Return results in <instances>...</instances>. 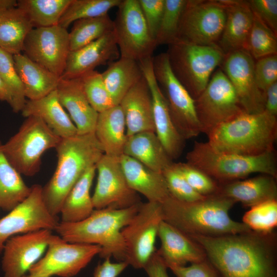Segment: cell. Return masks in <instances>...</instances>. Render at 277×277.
<instances>
[{
    "mask_svg": "<svg viewBox=\"0 0 277 277\" xmlns=\"http://www.w3.org/2000/svg\"><path fill=\"white\" fill-rule=\"evenodd\" d=\"M194 104L201 132L207 135L219 125L245 112L222 69L212 75Z\"/></svg>",
    "mask_w": 277,
    "mask_h": 277,
    "instance_id": "obj_10",
    "label": "cell"
},
{
    "mask_svg": "<svg viewBox=\"0 0 277 277\" xmlns=\"http://www.w3.org/2000/svg\"><path fill=\"white\" fill-rule=\"evenodd\" d=\"M253 14L277 34V1H248Z\"/></svg>",
    "mask_w": 277,
    "mask_h": 277,
    "instance_id": "obj_48",
    "label": "cell"
},
{
    "mask_svg": "<svg viewBox=\"0 0 277 277\" xmlns=\"http://www.w3.org/2000/svg\"><path fill=\"white\" fill-rule=\"evenodd\" d=\"M61 139L41 118L30 116L15 134L2 143V148L9 162L21 175L32 176L39 170L43 154L55 148Z\"/></svg>",
    "mask_w": 277,
    "mask_h": 277,
    "instance_id": "obj_8",
    "label": "cell"
},
{
    "mask_svg": "<svg viewBox=\"0 0 277 277\" xmlns=\"http://www.w3.org/2000/svg\"><path fill=\"white\" fill-rule=\"evenodd\" d=\"M123 154L159 173H162L173 162L153 131H144L127 136Z\"/></svg>",
    "mask_w": 277,
    "mask_h": 277,
    "instance_id": "obj_29",
    "label": "cell"
},
{
    "mask_svg": "<svg viewBox=\"0 0 277 277\" xmlns=\"http://www.w3.org/2000/svg\"><path fill=\"white\" fill-rule=\"evenodd\" d=\"M9 3V0H0V7L8 5Z\"/></svg>",
    "mask_w": 277,
    "mask_h": 277,
    "instance_id": "obj_54",
    "label": "cell"
},
{
    "mask_svg": "<svg viewBox=\"0 0 277 277\" xmlns=\"http://www.w3.org/2000/svg\"><path fill=\"white\" fill-rule=\"evenodd\" d=\"M101 74L114 105H119L129 90L143 76L137 61L121 57L110 63Z\"/></svg>",
    "mask_w": 277,
    "mask_h": 277,
    "instance_id": "obj_33",
    "label": "cell"
},
{
    "mask_svg": "<svg viewBox=\"0 0 277 277\" xmlns=\"http://www.w3.org/2000/svg\"><path fill=\"white\" fill-rule=\"evenodd\" d=\"M226 10L225 26L217 44L225 55L245 49L254 14L248 1L221 0Z\"/></svg>",
    "mask_w": 277,
    "mask_h": 277,
    "instance_id": "obj_23",
    "label": "cell"
},
{
    "mask_svg": "<svg viewBox=\"0 0 277 277\" xmlns=\"http://www.w3.org/2000/svg\"><path fill=\"white\" fill-rule=\"evenodd\" d=\"M79 78L89 103L97 112H102L115 106L104 84L101 73L94 70Z\"/></svg>",
    "mask_w": 277,
    "mask_h": 277,
    "instance_id": "obj_42",
    "label": "cell"
},
{
    "mask_svg": "<svg viewBox=\"0 0 277 277\" xmlns=\"http://www.w3.org/2000/svg\"><path fill=\"white\" fill-rule=\"evenodd\" d=\"M168 268L176 277H223L207 259L188 266L172 265Z\"/></svg>",
    "mask_w": 277,
    "mask_h": 277,
    "instance_id": "obj_49",
    "label": "cell"
},
{
    "mask_svg": "<svg viewBox=\"0 0 277 277\" xmlns=\"http://www.w3.org/2000/svg\"><path fill=\"white\" fill-rule=\"evenodd\" d=\"M69 51V31L59 25L33 28L23 49L29 58L60 77Z\"/></svg>",
    "mask_w": 277,
    "mask_h": 277,
    "instance_id": "obj_16",
    "label": "cell"
},
{
    "mask_svg": "<svg viewBox=\"0 0 277 277\" xmlns=\"http://www.w3.org/2000/svg\"><path fill=\"white\" fill-rule=\"evenodd\" d=\"M33 27L24 12L15 7H0V48L14 55L22 53Z\"/></svg>",
    "mask_w": 277,
    "mask_h": 277,
    "instance_id": "obj_32",
    "label": "cell"
},
{
    "mask_svg": "<svg viewBox=\"0 0 277 277\" xmlns=\"http://www.w3.org/2000/svg\"><path fill=\"white\" fill-rule=\"evenodd\" d=\"M186 160L219 183L243 179L255 173L277 176L275 150L247 156L219 152L208 142L195 141Z\"/></svg>",
    "mask_w": 277,
    "mask_h": 277,
    "instance_id": "obj_6",
    "label": "cell"
},
{
    "mask_svg": "<svg viewBox=\"0 0 277 277\" xmlns=\"http://www.w3.org/2000/svg\"><path fill=\"white\" fill-rule=\"evenodd\" d=\"M152 37L155 40L162 18L165 0H138Z\"/></svg>",
    "mask_w": 277,
    "mask_h": 277,
    "instance_id": "obj_47",
    "label": "cell"
},
{
    "mask_svg": "<svg viewBox=\"0 0 277 277\" xmlns=\"http://www.w3.org/2000/svg\"><path fill=\"white\" fill-rule=\"evenodd\" d=\"M57 216L48 210L42 196V186H31L29 195L19 204L0 219V254L10 238L43 229L54 230Z\"/></svg>",
    "mask_w": 277,
    "mask_h": 277,
    "instance_id": "obj_15",
    "label": "cell"
},
{
    "mask_svg": "<svg viewBox=\"0 0 277 277\" xmlns=\"http://www.w3.org/2000/svg\"><path fill=\"white\" fill-rule=\"evenodd\" d=\"M114 22L120 57L136 61L152 57L156 47L143 16L138 0H122Z\"/></svg>",
    "mask_w": 277,
    "mask_h": 277,
    "instance_id": "obj_12",
    "label": "cell"
},
{
    "mask_svg": "<svg viewBox=\"0 0 277 277\" xmlns=\"http://www.w3.org/2000/svg\"><path fill=\"white\" fill-rule=\"evenodd\" d=\"M96 171L97 180L92 196L94 209H124L141 203L127 182L120 158L104 154L96 164Z\"/></svg>",
    "mask_w": 277,
    "mask_h": 277,
    "instance_id": "obj_17",
    "label": "cell"
},
{
    "mask_svg": "<svg viewBox=\"0 0 277 277\" xmlns=\"http://www.w3.org/2000/svg\"><path fill=\"white\" fill-rule=\"evenodd\" d=\"M226 18V10L221 0H187L177 41L199 45H217Z\"/></svg>",
    "mask_w": 277,
    "mask_h": 277,
    "instance_id": "obj_11",
    "label": "cell"
},
{
    "mask_svg": "<svg viewBox=\"0 0 277 277\" xmlns=\"http://www.w3.org/2000/svg\"><path fill=\"white\" fill-rule=\"evenodd\" d=\"M0 141V209L10 211L30 193L31 186L24 181L22 175L5 155Z\"/></svg>",
    "mask_w": 277,
    "mask_h": 277,
    "instance_id": "obj_35",
    "label": "cell"
},
{
    "mask_svg": "<svg viewBox=\"0 0 277 277\" xmlns=\"http://www.w3.org/2000/svg\"><path fill=\"white\" fill-rule=\"evenodd\" d=\"M187 0H165L162 18L156 36V46L177 41L182 14Z\"/></svg>",
    "mask_w": 277,
    "mask_h": 277,
    "instance_id": "obj_40",
    "label": "cell"
},
{
    "mask_svg": "<svg viewBox=\"0 0 277 277\" xmlns=\"http://www.w3.org/2000/svg\"><path fill=\"white\" fill-rule=\"evenodd\" d=\"M128 266L125 262L113 263L110 258L105 259L95 268L94 277H117Z\"/></svg>",
    "mask_w": 277,
    "mask_h": 277,
    "instance_id": "obj_50",
    "label": "cell"
},
{
    "mask_svg": "<svg viewBox=\"0 0 277 277\" xmlns=\"http://www.w3.org/2000/svg\"><path fill=\"white\" fill-rule=\"evenodd\" d=\"M94 133L105 154L117 158L123 154L126 128L119 105L98 113Z\"/></svg>",
    "mask_w": 277,
    "mask_h": 277,
    "instance_id": "obj_31",
    "label": "cell"
},
{
    "mask_svg": "<svg viewBox=\"0 0 277 277\" xmlns=\"http://www.w3.org/2000/svg\"><path fill=\"white\" fill-rule=\"evenodd\" d=\"M174 75L196 100L204 90L225 55L217 45L205 46L176 41L166 52Z\"/></svg>",
    "mask_w": 277,
    "mask_h": 277,
    "instance_id": "obj_7",
    "label": "cell"
},
{
    "mask_svg": "<svg viewBox=\"0 0 277 277\" xmlns=\"http://www.w3.org/2000/svg\"><path fill=\"white\" fill-rule=\"evenodd\" d=\"M0 100L7 102L12 108L13 104V97L8 87L0 76Z\"/></svg>",
    "mask_w": 277,
    "mask_h": 277,
    "instance_id": "obj_53",
    "label": "cell"
},
{
    "mask_svg": "<svg viewBox=\"0 0 277 277\" xmlns=\"http://www.w3.org/2000/svg\"><path fill=\"white\" fill-rule=\"evenodd\" d=\"M101 250L97 245L69 243L53 234L44 254L29 273L38 277H72L99 255Z\"/></svg>",
    "mask_w": 277,
    "mask_h": 277,
    "instance_id": "obj_14",
    "label": "cell"
},
{
    "mask_svg": "<svg viewBox=\"0 0 277 277\" xmlns=\"http://www.w3.org/2000/svg\"><path fill=\"white\" fill-rule=\"evenodd\" d=\"M223 277H277V234L251 230L218 236L190 235Z\"/></svg>",
    "mask_w": 277,
    "mask_h": 277,
    "instance_id": "obj_1",
    "label": "cell"
},
{
    "mask_svg": "<svg viewBox=\"0 0 277 277\" xmlns=\"http://www.w3.org/2000/svg\"><path fill=\"white\" fill-rule=\"evenodd\" d=\"M173 165L189 185L200 194L208 196L219 194V183L203 171L187 162H173Z\"/></svg>",
    "mask_w": 277,
    "mask_h": 277,
    "instance_id": "obj_44",
    "label": "cell"
},
{
    "mask_svg": "<svg viewBox=\"0 0 277 277\" xmlns=\"http://www.w3.org/2000/svg\"><path fill=\"white\" fill-rule=\"evenodd\" d=\"M55 149L56 167L42 187V196L49 211L57 216L72 187L89 168L96 165L104 152L94 133L62 138Z\"/></svg>",
    "mask_w": 277,
    "mask_h": 277,
    "instance_id": "obj_3",
    "label": "cell"
},
{
    "mask_svg": "<svg viewBox=\"0 0 277 277\" xmlns=\"http://www.w3.org/2000/svg\"><path fill=\"white\" fill-rule=\"evenodd\" d=\"M276 35L254 14L245 50L256 60L277 54Z\"/></svg>",
    "mask_w": 277,
    "mask_h": 277,
    "instance_id": "obj_39",
    "label": "cell"
},
{
    "mask_svg": "<svg viewBox=\"0 0 277 277\" xmlns=\"http://www.w3.org/2000/svg\"><path fill=\"white\" fill-rule=\"evenodd\" d=\"M21 112L25 118L39 117L61 138L77 134L75 125L58 100L56 90L41 98L27 101Z\"/></svg>",
    "mask_w": 277,
    "mask_h": 277,
    "instance_id": "obj_28",
    "label": "cell"
},
{
    "mask_svg": "<svg viewBox=\"0 0 277 277\" xmlns=\"http://www.w3.org/2000/svg\"><path fill=\"white\" fill-rule=\"evenodd\" d=\"M95 172L96 165L89 168L70 190L61 208V222H79L89 216L93 211L90 189Z\"/></svg>",
    "mask_w": 277,
    "mask_h": 277,
    "instance_id": "obj_34",
    "label": "cell"
},
{
    "mask_svg": "<svg viewBox=\"0 0 277 277\" xmlns=\"http://www.w3.org/2000/svg\"><path fill=\"white\" fill-rule=\"evenodd\" d=\"M0 76L13 97V111H22L26 102L23 84L14 66L13 55L0 48Z\"/></svg>",
    "mask_w": 277,
    "mask_h": 277,
    "instance_id": "obj_43",
    "label": "cell"
},
{
    "mask_svg": "<svg viewBox=\"0 0 277 277\" xmlns=\"http://www.w3.org/2000/svg\"><path fill=\"white\" fill-rule=\"evenodd\" d=\"M242 223L254 231L268 233L277 226V200L262 203L250 207L242 217Z\"/></svg>",
    "mask_w": 277,
    "mask_h": 277,
    "instance_id": "obj_41",
    "label": "cell"
},
{
    "mask_svg": "<svg viewBox=\"0 0 277 277\" xmlns=\"http://www.w3.org/2000/svg\"><path fill=\"white\" fill-rule=\"evenodd\" d=\"M264 111L276 116L277 115V82L273 84L264 92Z\"/></svg>",
    "mask_w": 277,
    "mask_h": 277,
    "instance_id": "obj_52",
    "label": "cell"
},
{
    "mask_svg": "<svg viewBox=\"0 0 277 277\" xmlns=\"http://www.w3.org/2000/svg\"><path fill=\"white\" fill-rule=\"evenodd\" d=\"M142 203L124 209H94L86 219L74 223L59 222L54 231L67 242L97 245L99 255L125 262L126 248L121 231L137 212Z\"/></svg>",
    "mask_w": 277,
    "mask_h": 277,
    "instance_id": "obj_4",
    "label": "cell"
},
{
    "mask_svg": "<svg viewBox=\"0 0 277 277\" xmlns=\"http://www.w3.org/2000/svg\"><path fill=\"white\" fill-rule=\"evenodd\" d=\"M157 236L161 242L156 250L167 267L170 266H185L205 260L206 255L201 246L176 227L162 220Z\"/></svg>",
    "mask_w": 277,
    "mask_h": 277,
    "instance_id": "obj_22",
    "label": "cell"
},
{
    "mask_svg": "<svg viewBox=\"0 0 277 277\" xmlns=\"http://www.w3.org/2000/svg\"><path fill=\"white\" fill-rule=\"evenodd\" d=\"M56 90L60 103L77 128V134L94 133L98 113L89 103L80 78H61Z\"/></svg>",
    "mask_w": 277,
    "mask_h": 277,
    "instance_id": "obj_24",
    "label": "cell"
},
{
    "mask_svg": "<svg viewBox=\"0 0 277 277\" xmlns=\"http://www.w3.org/2000/svg\"></svg>",
    "mask_w": 277,
    "mask_h": 277,
    "instance_id": "obj_56",
    "label": "cell"
},
{
    "mask_svg": "<svg viewBox=\"0 0 277 277\" xmlns=\"http://www.w3.org/2000/svg\"><path fill=\"white\" fill-rule=\"evenodd\" d=\"M119 105L125 117L127 136L144 131L155 132L152 97L144 76L129 90Z\"/></svg>",
    "mask_w": 277,
    "mask_h": 277,
    "instance_id": "obj_25",
    "label": "cell"
},
{
    "mask_svg": "<svg viewBox=\"0 0 277 277\" xmlns=\"http://www.w3.org/2000/svg\"><path fill=\"white\" fill-rule=\"evenodd\" d=\"M43 229L10 238L3 250L4 277H23L44 254L53 235Z\"/></svg>",
    "mask_w": 277,
    "mask_h": 277,
    "instance_id": "obj_18",
    "label": "cell"
},
{
    "mask_svg": "<svg viewBox=\"0 0 277 277\" xmlns=\"http://www.w3.org/2000/svg\"><path fill=\"white\" fill-rule=\"evenodd\" d=\"M14 66L28 100H35L56 89L61 77L22 53L13 55Z\"/></svg>",
    "mask_w": 277,
    "mask_h": 277,
    "instance_id": "obj_30",
    "label": "cell"
},
{
    "mask_svg": "<svg viewBox=\"0 0 277 277\" xmlns=\"http://www.w3.org/2000/svg\"><path fill=\"white\" fill-rule=\"evenodd\" d=\"M276 178L266 174L246 180L219 183V194L245 207L277 200Z\"/></svg>",
    "mask_w": 277,
    "mask_h": 277,
    "instance_id": "obj_26",
    "label": "cell"
},
{
    "mask_svg": "<svg viewBox=\"0 0 277 277\" xmlns=\"http://www.w3.org/2000/svg\"><path fill=\"white\" fill-rule=\"evenodd\" d=\"M143 269L149 277H169L167 273L168 267L156 250Z\"/></svg>",
    "mask_w": 277,
    "mask_h": 277,
    "instance_id": "obj_51",
    "label": "cell"
},
{
    "mask_svg": "<svg viewBox=\"0 0 277 277\" xmlns=\"http://www.w3.org/2000/svg\"><path fill=\"white\" fill-rule=\"evenodd\" d=\"M254 60L245 49L225 55L221 65L233 87L244 110L248 113L264 111V93L258 88L254 73Z\"/></svg>",
    "mask_w": 277,
    "mask_h": 277,
    "instance_id": "obj_19",
    "label": "cell"
},
{
    "mask_svg": "<svg viewBox=\"0 0 277 277\" xmlns=\"http://www.w3.org/2000/svg\"><path fill=\"white\" fill-rule=\"evenodd\" d=\"M23 277H38V276H35V275H32V274H26L24 276H23Z\"/></svg>",
    "mask_w": 277,
    "mask_h": 277,
    "instance_id": "obj_55",
    "label": "cell"
},
{
    "mask_svg": "<svg viewBox=\"0 0 277 277\" xmlns=\"http://www.w3.org/2000/svg\"><path fill=\"white\" fill-rule=\"evenodd\" d=\"M256 83L263 93L273 84L277 82V54L260 58L254 65Z\"/></svg>",
    "mask_w": 277,
    "mask_h": 277,
    "instance_id": "obj_46",
    "label": "cell"
},
{
    "mask_svg": "<svg viewBox=\"0 0 277 277\" xmlns=\"http://www.w3.org/2000/svg\"><path fill=\"white\" fill-rule=\"evenodd\" d=\"M152 57L140 61L138 63L151 95L155 133L173 161L182 154L185 140L172 120L166 99L155 80Z\"/></svg>",
    "mask_w": 277,
    "mask_h": 277,
    "instance_id": "obj_20",
    "label": "cell"
},
{
    "mask_svg": "<svg viewBox=\"0 0 277 277\" xmlns=\"http://www.w3.org/2000/svg\"><path fill=\"white\" fill-rule=\"evenodd\" d=\"M122 0H71L58 25L67 29L76 21L108 14L113 7H118Z\"/></svg>",
    "mask_w": 277,
    "mask_h": 277,
    "instance_id": "obj_38",
    "label": "cell"
},
{
    "mask_svg": "<svg viewBox=\"0 0 277 277\" xmlns=\"http://www.w3.org/2000/svg\"><path fill=\"white\" fill-rule=\"evenodd\" d=\"M152 66L177 130L185 140L197 136L201 130L194 100L173 73L167 53L153 56Z\"/></svg>",
    "mask_w": 277,
    "mask_h": 277,
    "instance_id": "obj_9",
    "label": "cell"
},
{
    "mask_svg": "<svg viewBox=\"0 0 277 277\" xmlns=\"http://www.w3.org/2000/svg\"><path fill=\"white\" fill-rule=\"evenodd\" d=\"M71 0H19L16 7L26 14L33 28L58 25Z\"/></svg>",
    "mask_w": 277,
    "mask_h": 277,
    "instance_id": "obj_36",
    "label": "cell"
},
{
    "mask_svg": "<svg viewBox=\"0 0 277 277\" xmlns=\"http://www.w3.org/2000/svg\"><path fill=\"white\" fill-rule=\"evenodd\" d=\"M120 56L114 30L74 51H69L62 79L80 77L100 65L117 60Z\"/></svg>",
    "mask_w": 277,
    "mask_h": 277,
    "instance_id": "obj_21",
    "label": "cell"
},
{
    "mask_svg": "<svg viewBox=\"0 0 277 277\" xmlns=\"http://www.w3.org/2000/svg\"><path fill=\"white\" fill-rule=\"evenodd\" d=\"M235 203L220 194L192 202L179 201L170 194L161 204L163 220L188 236H218L250 230L229 216Z\"/></svg>",
    "mask_w": 277,
    "mask_h": 277,
    "instance_id": "obj_2",
    "label": "cell"
},
{
    "mask_svg": "<svg viewBox=\"0 0 277 277\" xmlns=\"http://www.w3.org/2000/svg\"><path fill=\"white\" fill-rule=\"evenodd\" d=\"M163 220L161 203H141L122 235L125 244V262L136 269L144 266L156 251L155 243Z\"/></svg>",
    "mask_w": 277,
    "mask_h": 277,
    "instance_id": "obj_13",
    "label": "cell"
},
{
    "mask_svg": "<svg viewBox=\"0 0 277 277\" xmlns=\"http://www.w3.org/2000/svg\"><path fill=\"white\" fill-rule=\"evenodd\" d=\"M173 163L162 173L170 194L179 201L186 202L199 201L206 197L196 192L189 185Z\"/></svg>",
    "mask_w": 277,
    "mask_h": 277,
    "instance_id": "obj_45",
    "label": "cell"
},
{
    "mask_svg": "<svg viewBox=\"0 0 277 277\" xmlns=\"http://www.w3.org/2000/svg\"><path fill=\"white\" fill-rule=\"evenodd\" d=\"M208 144L215 150L255 156L274 150L277 136L276 117L265 111L244 112L213 130Z\"/></svg>",
    "mask_w": 277,
    "mask_h": 277,
    "instance_id": "obj_5",
    "label": "cell"
},
{
    "mask_svg": "<svg viewBox=\"0 0 277 277\" xmlns=\"http://www.w3.org/2000/svg\"><path fill=\"white\" fill-rule=\"evenodd\" d=\"M113 30L114 22L108 14L76 21L69 32L70 51L77 50Z\"/></svg>",
    "mask_w": 277,
    "mask_h": 277,
    "instance_id": "obj_37",
    "label": "cell"
},
{
    "mask_svg": "<svg viewBox=\"0 0 277 277\" xmlns=\"http://www.w3.org/2000/svg\"><path fill=\"white\" fill-rule=\"evenodd\" d=\"M120 162L129 187L143 195L148 202L162 203L170 195L162 173L125 154L121 156Z\"/></svg>",
    "mask_w": 277,
    "mask_h": 277,
    "instance_id": "obj_27",
    "label": "cell"
}]
</instances>
